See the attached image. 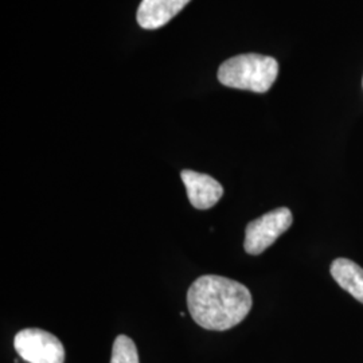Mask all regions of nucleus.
<instances>
[{
    "instance_id": "4",
    "label": "nucleus",
    "mask_w": 363,
    "mask_h": 363,
    "mask_svg": "<svg viewBox=\"0 0 363 363\" xmlns=\"http://www.w3.org/2000/svg\"><path fill=\"white\" fill-rule=\"evenodd\" d=\"M15 350L28 363H64L65 349L60 339L40 328H26L13 339Z\"/></svg>"
},
{
    "instance_id": "7",
    "label": "nucleus",
    "mask_w": 363,
    "mask_h": 363,
    "mask_svg": "<svg viewBox=\"0 0 363 363\" xmlns=\"http://www.w3.org/2000/svg\"><path fill=\"white\" fill-rule=\"evenodd\" d=\"M331 274L337 286L363 304V269L349 259H337L331 265Z\"/></svg>"
},
{
    "instance_id": "3",
    "label": "nucleus",
    "mask_w": 363,
    "mask_h": 363,
    "mask_svg": "<svg viewBox=\"0 0 363 363\" xmlns=\"http://www.w3.org/2000/svg\"><path fill=\"white\" fill-rule=\"evenodd\" d=\"M294 216L286 208H274L261 216L257 220L249 222L245 230V252L257 256L276 242V240L291 228Z\"/></svg>"
},
{
    "instance_id": "1",
    "label": "nucleus",
    "mask_w": 363,
    "mask_h": 363,
    "mask_svg": "<svg viewBox=\"0 0 363 363\" xmlns=\"http://www.w3.org/2000/svg\"><path fill=\"white\" fill-rule=\"evenodd\" d=\"M247 286L232 279L206 274L187 291V307L196 325L210 331H226L240 325L252 310Z\"/></svg>"
},
{
    "instance_id": "5",
    "label": "nucleus",
    "mask_w": 363,
    "mask_h": 363,
    "mask_svg": "<svg viewBox=\"0 0 363 363\" xmlns=\"http://www.w3.org/2000/svg\"><path fill=\"white\" fill-rule=\"evenodd\" d=\"M181 177L187 190V196L195 208H211L218 203L223 195L222 184L210 175L191 169H183Z\"/></svg>"
},
{
    "instance_id": "6",
    "label": "nucleus",
    "mask_w": 363,
    "mask_h": 363,
    "mask_svg": "<svg viewBox=\"0 0 363 363\" xmlns=\"http://www.w3.org/2000/svg\"><path fill=\"white\" fill-rule=\"evenodd\" d=\"M190 0H143L138 10V22L145 30H155L167 25L181 13Z\"/></svg>"
},
{
    "instance_id": "8",
    "label": "nucleus",
    "mask_w": 363,
    "mask_h": 363,
    "mask_svg": "<svg viewBox=\"0 0 363 363\" xmlns=\"http://www.w3.org/2000/svg\"><path fill=\"white\" fill-rule=\"evenodd\" d=\"M111 363H139V354L135 342L127 335H118L112 347Z\"/></svg>"
},
{
    "instance_id": "2",
    "label": "nucleus",
    "mask_w": 363,
    "mask_h": 363,
    "mask_svg": "<svg viewBox=\"0 0 363 363\" xmlns=\"http://www.w3.org/2000/svg\"><path fill=\"white\" fill-rule=\"evenodd\" d=\"M279 74L277 61L261 54H242L225 61L218 69L220 84L242 91L265 93Z\"/></svg>"
}]
</instances>
